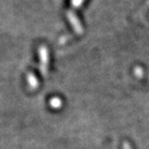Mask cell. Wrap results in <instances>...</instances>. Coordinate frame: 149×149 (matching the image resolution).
I'll list each match as a JSON object with an SVG mask.
<instances>
[]
</instances>
